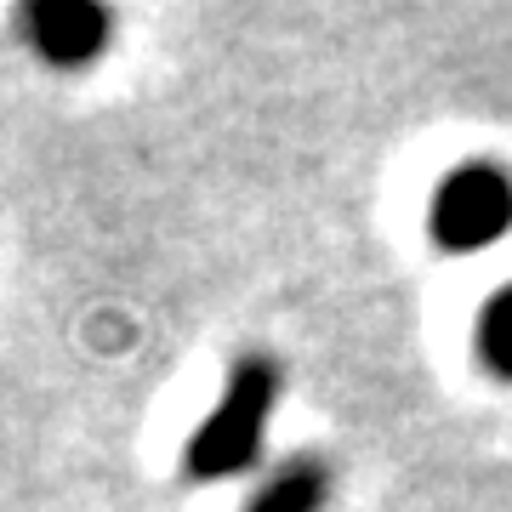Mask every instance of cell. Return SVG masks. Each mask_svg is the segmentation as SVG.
I'll return each instance as SVG.
<instances>
[{
	"mask_svg": "<svg viewBox=\"0 0 512 512\" xmlns=\"http://www.w3.org/2000/svg\"><path fill=\"white\" fill-rule=\"evenodd\" d=\"M274 399H279L274 359L245 353V359L228 370V387H222L217 410L194 427V439H188V450H183V473L194 478V484H222V478L251 473L256 461H262V439H268Z\"/></svg>",
	"mask_w": 512,
	"mask_h": 512,
	"instance_id": "obj_1",
	"label": "cell"
},
{
	"mask_svg": "<svg viewBox=\"0 0 512 512\" xmlns=\"http://www.w3.org/2000/svg\"><path fill=\"white\" fill-rule=\"evenodd\" d=\"M23 35L35 46L40 63L52 69H86L109 52L114 18L97 6V0H35L23 12Z\"/></svg>",
	"mask_w": 512,
	"mask_h": 512,
	"instance_id": "obj_3",
	"label": "cell"
},
{
	"mask_svg": "<svg viewBox=\"0 0 512 512\" xmlns=\"http://www.w3.org/2000/svg\"><path fill=\"white\" fill-rule=\"evenodd\" d=\"M330 501V467L319 456H296L279 473H268V484L245 501V512H325Z\"/></svg>",
	"mask_w": 512,
	"mask_h": 512,
	"instance_id": "obj_4",
	"label": "cell"
},
{
	"mask_svg": "<svg viewBox=\"0 0 512 512\" xmlns=\"http://www.w3.org/2000/svg\"><path fill=\"white\" fill-rule=\"evenodd\" d=\"M512 228V177L501 165H456L427 205V234L444 251H484Z\"/></svg>",
	"mask_w": 512,
	"mask_h": 512,
	"instance_id": "obj_2",
	"label": "cell"
},
{
	"mask_svg": "<svg viewBox=\"0 0 512 512\" xmlns=\"http://www.w3.org/2000/svg\"><path fill=\"white\" fill-rule=\"evenodd\" d=\"M478 353H484V365L495 376H507L512 382V285L507 291H495L478 313Z\"/></svg>",
	"mask_w": 512,
	"mask_h": 512,
	"instance_id": "obj_5",
	"label": "cell"
}]
</instances>
